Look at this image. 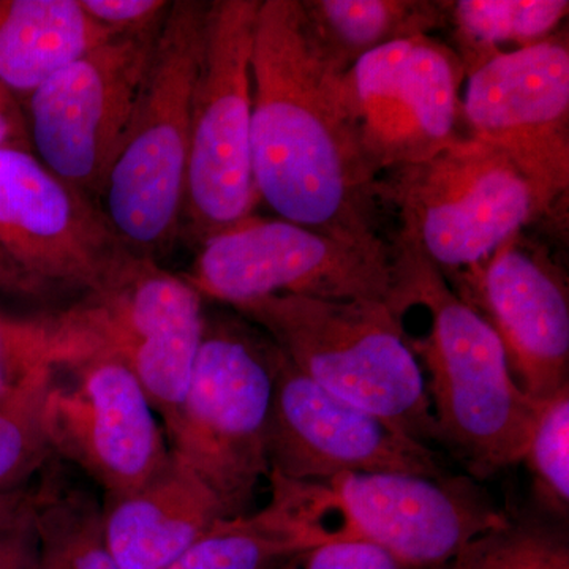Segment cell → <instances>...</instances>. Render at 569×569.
<instances>
[{
  "label": "cell",
  "instance_id": "cell-1",
  "mask_svg": "<svg viewBox=\"0 0 569 569\" xmlns=\"http://www.w3.org/2000/svg\"><path fill=\"white\" fill-rule=\"evenodd\" d=\"M347 73L321 50L301 0H261L252 58L254 187L287 222L337 238H380V179L362 146Z\"/></svg>",
  "mask_w": 569,
  "mask_h": 569
},
{
  "label": "cell",
  "instance_id": "cell-2",
  "mask_svg": "<svg viewBox=\"0 0 569 569\" xmlns=\"http://www.w3.org/2000/svg\"><path fill=\"white\" fill-rule=\"evenodd\" d=\"M395 269L392 312L402 318L410 307H422L430 317L429 335L410 346L429 376L437 441L475 479L518 466L545 402L519 387L496 329L425 254L397 239Z\"/></svg>",
  "mask_w": 569,
  "mask_h": 569
},
{
  "label": "cell",
  "instance_id": "cell-3",
  "mask_svg": "<svg viewBox=\"0 0 569 569\" xmlns=\"http://www.w3.org/2000/svg\"><path fill=\"white\" fill-rule=\"evenodd\" d=\"M209 3L174 0L99 206L112 233L138 257L167 250L182 228L194 84Z\"/></svg>",
  "mask_w": 569,
  "mask_h": 569
},
{
  "label": "cell",
  "instance_id": "cell-4",
  "mask_svg": "<svg viewBox=\"0 0 569 569\" xmlns=\"http://www.w3.org/2000/svg\"><path fill=\"white\" fill-rule=\"evenodd\" d=\"M233 309L318 387L413 440H437L425 370L389 306L269 296Z\"/></svg>",
  "mask_w": 569,
  "mask_h": 569
},
{
  "label": "cell",
  "instance_id": "cell-5",
  "mask_svg": "<svg viewBox=\"0 0 569 569\" xmlns=\"http://www.w3.org/2000/svg\"><path fill=\"white\" fill-rule=\"evenodd\" d=\"M272 347L241 316H204L186 395L164 429L171 451L203 479L227 518L250 515L271 473L266 433L274 391Z\"/></svg>",
  "mask_w": 569,
  "mask_h": 569
},
{
  "label": "cell",
  "instance_id": "cell-6",
  "mask_svg": "<svg viewBox=\"0 0 569 569\" xmlns=\"http://www.w3.org/2000/svg\"><path fill=\"white\" fill-rule=\"evenodd\" d=\"M388 173L378 190L399 212L400 241L418 249L443 276L478 268L546 213L516 164L471 134Z\"/></svg>",
  "mask_w": 569,
  "mask_h": 569
},
{
  "label": "cell",
  "instance_id": "cell-7",
  "mask_svg": "<svg viewBox=\"0 0 569 569\" xmlns=\"http://www.w3.org/2000/svg\"><path fill=\"white\" fill-rule=\"evenodd\" d=\"M261 0L209 3L194 84L182 227L198 244L252 216L253 40Z\"/></svg>",
  "mask_w": 569,
  "mask_h": 569
},
{
  "label": "cell",
  "instance_id": "cell-8",
  "mask_svg": "<svg viewBox=\"0 0 569 569\" xmlns=\"http://www.w3.org/2000/svg\"><path fill=\"white\" fill-rule=\"evenodd\" d=\"M190 274L204 298L236 307L269 296L372 301L391 309L395 249L381 238L346 239L283 219L247 217L200 246Z\"/></svg>",
  "mask_w": 569,
  "mask_h": 569
},
{
  "label": "cell",
  "instance_id": "cell-9",
  "mask_svg": "<svg viewBox=\"0 0 569 569\" xmlns=\"http://www.w3.org/2000/svg\"><path fill=\"white\" fill-rule=\"evenodd\" d=\"M160 28L97 44L51 74L22 103L33 156L97 203L132 119Z\"/></svg>",
  "mask_w": 569,
  "mask_h": 569
},
{
  "label": "cell",
  "instance_id": "cell-10",
  "mask_svg": "<svg viewBox=\"0 0 569 569\" xmlns=\"http://www.w3.org/2000/svg\"><path fill=\"white\" fill-rule=\"evenodd\" d=\"M63 312L97 351L118 356L132 370L167 429L203 337V296L153 258L132 254L100 290Z\"/></svg>",
  "mask_w": 569,
  "mask_h": 569
},
{
  "label": "cell",
  "instance_id": "cell-11",
  "mask_svg": "<svg viewBox=\"0 0 569 569\" xmlns=\"http://www.w3.org/2000/svg\"><path fill=\"white\" fill-rule=\"evenodd\" d=\"M44 425L52 455L80 468L103 498L140 489L171 456L140 381L108 351L56 367Z\"/></svg>",
  "mask_w": 569,
  "mask_h": 569
},
{
  "label": "cell",
  "instance_id": "cell-12",
  "mask_svg": "<svg viewBox=\"0 0 569 569\" xmlns=\"http://www.w3.org/2000/svg\"><path fill=\"white\" fill-rule=\"evenodd\" d=\"M467 74L460 100L471 137L500 149L548 212L569 189L567 33L497 52Z\"/></svg>",
  "mask_w": 569,
  "mask_h": 569
},
{
  "label": "cell",
  "instance_id": "cell-13",
  "mask_svg": "<svg viewBox=\"0 0 569 569\" xmlns=\"http://www.w3.org/2000/svg\"><path fill=\"white\" fill-rule=\"evenodd\" d=\"M272 362L274 391L266 433L271 473L310 482L350 473L447 475L426 443L318 387L276 343Z\"/></svg>",
  "mask_w": 569,
  "mask_h": 569
},
{
  "label": "cell",
  "instance_id": "cell-14",
  "mask_svg": "<svg viewBox=\"0 0 569 569\" xmlns=\"http://www.w3.org/2000/svg\"><path fill=\"white\" fill-rule=\"evenodd\" d=\"M0 244L54 293H93L133 254L97 201L21 149H0Z\"/></svg>",
  "mask_w": 569,
  "mask_h": 569
},
{
  "label": "cell",
  "instance_id": "cell-15",
  "mask_svg": "<svg viewBox=\"0 0 569 569\" xmlns=\"http://www.w3.org/2000/svg\"><path fill=\"white\" fill-rule=\"evenodd\" d=\"M362 146L377 174L429 159L458 140L459 54L430 36L377 48L348 70Z\"/></svg>",
  "mask_w": 569,
  "mask_h": 569
},
{
  "label": "cell",
  "instance_id": "cell-16",
  "mask_svg": "<svg viewBox=\"0 0 569 569\" xmlns=\"http://www.w3.org/2000/svg\"><path fill=\"white\" fill-rule=\"evenodd\" d=\"M329 485L361 538L402 569H447L471 541L509 519L471 477L350 473Z\"/></svg>",
  "mask_w": 569,
  "mask_h": 569
},
{
  "label": "cell",
  "instance_id": "cell-17",
  "mask_svg": "<svg viewBox=\"0 0 569 569\" xmlns=\"http://www.w3.org/2000/svg\"><path fill=\"white\" fill-rule=\"evenodd\" d=\"M519 234L452 290L496 329L512 377L542 403L569 387L568 284L549 254Z\"/></svg>",
  "mask_w": 569,
  "mask_h": 569
},
{
  "label": "cell",
  "instance_id": "cell-18",
  "mask_svg": "<svg viewBox=\"0 0 569 569\" xmlns=\"http://www.w3.org/2000/svg\"><path fill=\"white\" fill-rule=\"evenodd\" d=\"M271 500L254 515L220 520L167 569H295L310 550L361 539L329 482L271 473Z\"/></svg>",
  "mask_w": 569,
  "mask_h": 569
},
{
  "label": "cell",
  "instance_id": "cell-19",
  "mask_svg": "<svg viewBox=\"0 0 569 569\" xmlns=\"http://www.w3.org/2000/svg\"><path fill=\"white\" fill-rule=\"evenodd\" d=\"M103 529L122 569H167L227 519L203 479L171 451L140 489L103 498Z\"/></svg>",
  "mask_w": 569,
  "mask_h": 569
},
{
  "label": "cell",
  "instance_id": "cell-20",
  "mask_svg": "<svg viewBox=\"0 0 569 569\" xmlns=\"http://www.w3.org/2000/svg\"><path fill=\"white\" fill-rule=\"evenodd\" d=\"M111 37L80 0H0V82L22 107L51 74Z\"/></svg>",
  "mask_w": 569,
  "mask_h": 569
},
{
  "label": "cell",
  "instance_id": "cell-21",
  "mask_svg": "<svg viewBox=\"0 0 569 569\" xmlns=\"http://www.w3.org/2000/svg\"><path fill=\"white\" fill-rule=\"evenodd\" d=\"M310 31L339 69L395 41L429 36L449 21V2L301 0Z\"/></svg>",
  "mask_w": 569,
  "mask_h": 569
},
{
  "label": "cell",
  "instance_id": "cell-22",
  "mask_svg": "<svg viewBox=\"0 0 569 569\" xmlns=\"http://www.w3.org/2000/svg\"><path fill=\"white\" fill-rule=\"evenodd\" d=\"M36 569H122L103 529L102 503L91 490L47 475L32 490Z\"/></svg>",
  "mask_w": 569,
  "mask_h": 569
},
{
  "label": "cell",
  "instance_id": "cell-23",
  "mask_svg": "<svg viewBox=\"0 0 569 569\" xmlns=\"http://www.w3.org/2000/svg\"><path fill=\"white\" fill-rule=\"evenodd\" d=\"M567 0H459L449 2L466 73L503 44L530 47L553 36L567 18Z\"/></svg>",
  "mask_w": 569,
  "mask_h": 569
},
{
  "label": "cell",
  "instance_id": "cell-24",
  "mask_svg": "<svg viewBox=\"0 0 569 569\" xmlns=\"http://www.w3.org/2000/svg\"><path fill=\"white\" fill-rule=\"evenodd\" d=\"M56 367H41L0 396V493L26 489L52 458L44 402Z\"/></svg>",
  "mask_w": 569,
  "mask_h": 569
},
{
  "label": "cell",
  "instance_id": "cell-25",
  "mask_svg": "<svg viewBox=\"0 0 569 569\" xmlns=\"http://www.w3.org/2000/svg\"><path fill=\"white\" fill-rule=\"evenodd\" d=\"M96 351L63 312L26 318L0 312V396L41 367L70 365Z\"/></svg>",
  "mask_w": 569,
  "mask_h": 569
},
{
  "label": "cell",
  "instance_id": "cell-26",
  "mask_svg": "<svg viewBox=\"0 0 569 569\" xmlns=\"http://www.w3.org/2000/svg\"><path fill=\"white\" fill-rule=\"evenodd\" d=\"M447 569H569L567 531L548 519H508L471 541Z\"/></svg>",
  "mask_w": 569,
  "mask_h": 569
},
{
  "label": "cell",
  "instance_id": "cell-27",
  "mask_svg": "<svg viewBox=\"0 0 569 569\" xmlns=\"http://www.w3.org/2000/svg\"><path fill=\"white\" fill-rule=\"evenodd\" d=\"M522 462L529 466L539 507L563 520L569 511V387L546 400Z\"/></svg>",
  "mask_w": 569,
  "mask_h": 569
},
{
  "label": "cell",
  "instance_id": "cell-28",
  "mask_svg": "<svg viewBox=\"0 0 569 569\" xmlns=\"http://www.w3.org/2000/svg\"><path fill=\"white\" fill-rule=\"evenodd\" d=\"M82 10L114 36L156 31L171 2L164 0H80Z\"/></svg>",
  "mask_w": 569,
  "mask_h": 569
},
{
  "label": "cell",
  "instance_id": "cell-29",
  "mask_svg": "<svg viewBox=\"0 0 569 569\" xmlns=\"http://www.w3.org/2000/svg\"><path fill=\"white\" fill-rule=\"evenodd\" d=\"M295 569H402L383 549L362 541L329 542L307 552Z\"/></svg>",
  "mask_w": 569,
  "mask_h": 569
},
{
  "label": "cell",
  "instance_id": "cell-30",
  "mask_svg": "<svg viewBox=\"0 0 569 569\" xmlns=\"http://www.w3.org/2000/svg\"><path fill=\"white\" fill-rule=\"evenodd\" d=\"M37 533L32 500L17 518L0 523V569H36Z\"/></svg>",
  "mask_w": 569,
  "mask_h": 569
},
{
  "label": "cell",
  "instance_id": "cell-31",
  "mask_svg": "<svg viewBox=\"0 0 569 569\" xmlns=\"http://www.w3.org/2000/svg\"><path fill=\"white\" fill-rule=\"evenodd\" d=\"M0 295L26 301H44L56 293L22 271L20 264L0 244Z\"/></svg>",
  "mask_w": 569,
  "mask_h": 569
},
{
  "label": "cell",
  "instance_id": "cell-32",
  "mask_svg": "<svg viewBox=\"0 0 569 569\" xmlns=\"http://www.w3.org/2000/svg\"><path fill=\"white\" fill-rule=\"evenodd\" d=\"M0 149L31 151L28 123L20 100L0 82Z\"/></svg>",
  "mask_w": 569,
  "mask_h": 569
},
{
  "label": "cell",
  "instance_id": "cell-33",
  "mask_svg": "<svg viewBox=\"0 0 569 569\" xmlns=\"http://www.w3.org/2000/svg\"><path fill=\"white\" fill-rule=\"evenodd\" d=\"M32 500V490L21 489L17 492L0 493V523L17 518Z\"/></svg>",
  "mask_w": 569,
  "mask_h": 569
}]
</instances>
